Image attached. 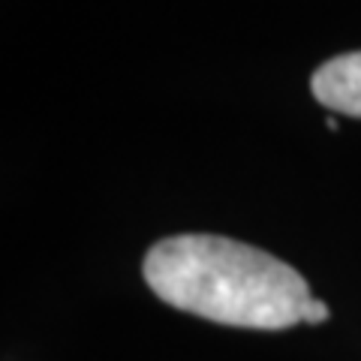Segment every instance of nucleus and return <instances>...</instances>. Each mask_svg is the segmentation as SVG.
Masks as SVG:
<instances>
[{
	"label": "nucleus",
	"instance_id": "obj_3",
	"mask_svg": "<svg viewBox=\"0 0 361 361\" xmlns=\"http://www.w3.org/2000/svg\"><path fill=\"white\" fill-rule=\"evenodd\" d=\"M325 319H329V307H325V301L310 298V301H307V307H304V322L316 325V322H325Z\"/></svg>",
	"mask_w": 361,
	"mask_h": 361
},
{
	"label": "nucleus",
	"instance_id": "obj_1",
	"mask_svg": "<svg viewBox=\"0 0 361 361\" xmlns=\"http://www.w3.org/2000/svg\"><path fill=\"white\" fill-rule=\"evenodd\" d=\"M145 280L157 298L235 329L280 331L304 322L307 280L259 247L220 235H175L145 256Z\"/></svg>",
	"mask_w": 361,
	"mask_h": 361
},
{
	"label": "nucleus",
	"instance_id": "obj_2",
	"mask_svg": "<svg viewBox=\"0 0 361 361\" xmlns=\"http://www.w3.org/2000/svg\"><path fill=\"white\" fill-rule=\"evenodd\" d=\"M313 97L325 109L361 118V51L337 54L313 73Z\"/></svg>",
	"mask_w": 361,
	"mask_h": 361
}]
</instances>
